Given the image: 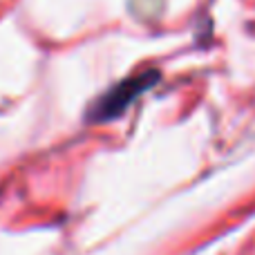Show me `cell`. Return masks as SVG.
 I'll return each mask as SVG.
<instances>
[{
    "label": "cell",
    "instance_id": "6da1fadb",
    "mask_svg": "<svg viewBox=\"0 0 255 255\" xmlns=\"http://www.w3.org/2000/svg\"><path fill=\"white\" fill-rule=\"evenodd\" d=\"M159 83V72L157 70H143L139 74L130 76V79L117 83L115 88H110L101 99L94 101V106L88 112L90 124H108V121L121 117L136 99L143 92H148L150 88Z\"/></svg>",
    "mask_w": 255,
    "mask_h": 255
}]
</instances>
